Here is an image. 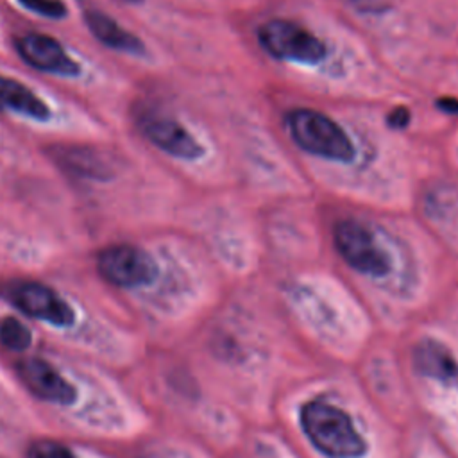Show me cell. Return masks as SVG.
Wrapping results in <instances>:
<instances>
[{
  "mask_svg": "<svg viewBox=\"0 0 458 458\" xmlns=\"http://www.w3.org/2000/svg\"><path fill=\"white\" fill-rule=\"evenodd\" d=\"M299 422L311 445L327 458H360L367 451V442L347 411L324 399L304 403Z\"/></svg>",
  "mask_w": 458,
  "mask_h": 458,
  "instance_id": "6da1fadb",
  "label": "cell"
},
{
  "mask_svg": "<svg viewBox=\"0 0 458 458\" xmlns=\"http://www.w3.org/2000/svg\"><path fill=\"white\" fill-rule=\"evenodd\" d=\"M284 123L293 143L315 157L349 163L356 156L354 143L347 131L317 109H292L286 113Z\"/></svg>",
  "mask_w": 458,
  "mask_h": 458,
  "instance_id": "7a4b0ae2",
  "label": "cell"
},
{
  "mask_svg": "<svg viewBox=\"0 0 458 458\" xmlns=\"http://www.w3.org/2000/svg\"><path fill=\"white\" fill-rule=\"evenodd\" d=\"M258 43L274 59L293 64H318L326 59V43L306 25L272 18L258 27Z\"/></svg>",
  "mask_w": 458,
  "mask_h": 458,
  "instance_id": "3957f363",
  "label": "cell"
},
{
  "mask_svg": "<svg viewBox=\"0 0 458 458\" xmlns=\"http://www.w3.org/2000/svg\"><path fill=\"white\" fill-rule=\"evenodd\" d=\"M333 243L340 258L363 276L383 277L392 268L390 254L377 234L356 218H342L333 225Z\"/></svg>",
  "mask_w": 458,
  "mask_h": 458,
  "instance_id": "277c9868",
  "label": "cell"
},
{
  "mask_svg": "<svg viewBox=\"0 0 458 458\" xmlns=\"http://www.w3.org/2000/svg\"><path fill=\"white\" fill-rule=\"evenodd\" d=\"M134 120L141 134L165 154L184 161L204 156L202 143L172 114L152 106H140Z\"/></svg>",
  "mask_w": 458,
  "mask_h": 458,
  "instance_id": "5b68a950",
  "label": "cell"
},
{
  "mask_svg": "<svg viewBox=\"0 0 458 458\" xmlns=\"http://www.w3.org/2000/svg\"><path fill=\"white\" fill-rule=\"evenodd\" d=\"M0 295L21 313L52 326L68 327L75 320L73 310L52 288L38 281L13 279L2 283Z\"/></svg>",
  "mask_w": 458,
  "mask_h": 458,
  "instance_id": "8992f818",
  "label": "cell"
},
{
  "mask_svg": "<svg viewBox=\"0 0 458 458\" xmlns=\"http://www.w3.org/2000/svg\"><path fill=\"white\" fill-rule=\"evenodd\" d=\"M97 268L107 283L120 288L145 286L157 276V265L150 254L129 243L102 249L97 256Z\"/></svg>",
  "mask_w": 458,
  "mask_h": 458,
  "instance_id": "52a82bcc",
  "label": "cell"
},
{
  "mask_svg": "<svg viewBox=\"0 0 458 458\" xmlns=\"http://www.w3.org/2000/svg\"><path fill=\"white\" fill-rule=\"evenodd\" d=\"M16 52L32 68L63 77H77L81 64L66 54L63 45L47 34H23L16 41Z\"/></svg>",
  "mask_w": 458,
  "mask_h": 458,
  "instance_id": "ba28073f",
  "label": "cell"
},
{
  "mask_svg": "<svg viewBox=\"0 0 458 458\" xmlns=\"http://www.w3.org/2000/svg\"><path fill=\"white\" fill-rule=\"evenodd\" d=\"M21 383L36 397L55 403V404H72L77 397V390L68 383L48 361L39 358H27L16 365Z\"/></svg>",
  "mask_w": 458,
  "mask_h": 458,
  "instance_id": "9c48e42d",
  "label": "cell"
},
{
  "mask_svg": "<svg viewBox=\"0 0 458 458\" xmlns=\"http://www.w3.org/2000/svg\"><path fill=\"white\" fill-rule=\"evenodd\" d=\"M413 367L415 370L429 379L456 385L458 383V361L453 352L433 338H422L413 347Z\"/></svg>",
  "mask_w": 458,
  "mask_h": 458,
  "instance_id": "30bf717a",
  "label": "cell"
},
{
  "mask_svg": "<svg viewBox=\"0 0 458 458\" xmlns=\"http://www.w3.org/2000/svg\"><path fill=\"white\" fill-rule=\"evenodd\" d=\"M55 161L68 168L72 174L91 177V179H107L113 175V165L106 159L102 152L84 145H57L52 150Z\"/></svg>",
  "mask_w": 458,
  "mask_h": 458,
  "instance_id": "8fae6325",
  "label": "cell"
},
{
  "mask_svg": "<svg viewBox=\"0 0 458 458\" xmlns=\"http://www.w3.org/2000/svg\"><path fill=\"white\" fill-rule=\"evenodd\" d=\"M84 21H86L89 32L102 45H106V47H109L113 50L125 52V54H134V55H141L145 52L143 41L138 36H134L132 32H129L123 27H120L107 14L91 9V11L84 13Z\"/></svg>",
  "mask_w": 458,
  "mask_h": 458,
  "instance_id": "7c38bea8",
  "label": "cell"
},
{
  "mask_svg": "<svg viewBox=\"0 0 458 458\" xmlns=\"http://www.w3.org/2000/svg\"><path fill=\"white\" fill-rule=\"evenodd\" d=\"M0 109H11L39 122L50 118L48 106L32 89L9 77H0Z\"/></svg>",
  "mask_w": 458,
  "mask_h": 458,
  "instance_id": "4fadbf2b",
  "label": "cell"
},
{
  "mask_svg": "<svg viewBox=\"0 0 458 458\" xmlns=\"http://www.w3.org/2000/svg\"><path fill=\"white\" fill-rule=\"evenodd\" d=\"M0 342L11 351H25L30 347L32 335L18 318L4 317L0 318Z\"/></svg>",
  "mask_w": 458,
  "mask_h": 458,
  "instance_id": "5bb4252c",
  "label": "cell"
},
{
  "mask_svg": "<svg viewBox=\"0 0 458 458\" xmlns=\"http://www.w3.org/2000/svg\"><path fill=\"white\" fill-rule=\"evenodd\" d=\"M25 9L38 13L45 18L52 20H61L66 16L68 9L63 0H18Z\"/></svg>",
  "mask_w": 458,
  "mask_h": 458,
  "instance_id": "9a60e30c",
  "label": "cell"
},
{
  "mask_svg": "<svg viewBox=\"0 0 458 458\" xmlns=\"http://www.w3.org/2000/svg\"><path fill=\"white\" fill-rule=\"evenodd\" d=\"M32 458H77L68 447L55 442H38L32 451Z\"/></svg>",
  "mask_w": 458,
  "mask_h": 458,
  "instance_id": "2e32d148",
  "label": "cell"
}]
</instances>
